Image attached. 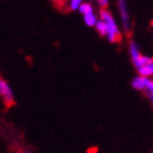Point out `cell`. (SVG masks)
Wrapping results in <instances>:
<instances>
[{"mask_svg":"<svg viewBox=\"0 0 153 153\" xmlns=\"http://www.w3.org/2000/svg\"><path fill=\"white\" fill-rule=\"evenodd\" d=\"M100 18L106 23L107 25V36L106 39L110 43H116L120 40L121 32L120 29L118 27L117 23H116L115 18L111 15V13L106 9H101L100 11Z\"/></svg>","mask_w":153,"mask_h":153,"instance_id":"obj_1","label":"cell"},{"mask_svg":"<svg viewBox=\"0 0 153 153\" xmlns=\"http://www.w3.org/2000/svg\"><path fill=\"white\" fill-rule=\"evenodd\" d=\"M82 3V0H70L69 9L71 11H76L79 9L80 4Z\"/></svg>","mask_w":153,"mask_h":153,"instance_id":"obj_10","label":"cell"},{"mask_svg":"<svg viewBox=\"0 0 153 153\" xmlns=\"http://www.w3.org/2000/svg\"><path fill=\"white\" fill-rule=\"evenodd\" d=\"M133 63L137 70L138 75L145 77L153 76V58L140 55L136 60L133 61Z\"/></svg>","mask_w":153,"mask_h":153,"instance_id":"obj_2","label":"cell"},{"mask_svg":"<svg viewBox=\"0 0 153 153\" xmlns=\"http://www.w3.org/2000/svg\"><path fill=\"white\" fill-rule=\"evenodd\" d=\"M118 5H119V12H120L121 22H122L123 29L126 33L131 32V23H130V14H128V5H126V0H118Z\"/></svg>","mask_w":153,"mask_h":153,"instance_id":"obj_4","label":"cell"},{"mask_svg":"<svg viewBox=\"0 0 153 153\" xmlns=\"http://www.w3.org/2000/svg\"><path fill=\"white\" fill-rule=\"evenodd\" d=\"M0 97L3 100V102L7 106H12L15 102V97H14V91L5 79L0 77Z\"/></svg>","mask_w":153,"mask_h":153,"instance_id":"obj_3","label":"cell"},{"mask_svg":"<svg viewBox=\"0 0 153 153\" xmlns=\"http://www.w3.org/2000/svg\"><path fill=\"white\" fill-rule=\"evenodd\" d=\"M21 153H33V151L29 150V149H25V150L21 151Z\"/></svg>","mask_w":153,"mask_h":153,"instance_id":"obj_13","label":"cell"},{"mask_svg":"<svg viewBox=\"0 0 153 153\" xmlns=\"http://www.w3.org/2000/svg\"><path fill=\"white\" fill-rule=\"evenodd\" d=\"M146 91L148 92L149 94H153V80L149 78L148 82H147V87H146Z\"/></svg>","mask_w":153,"mask_h":153,"instance_id":"obj_11","label":"cell"},{"mask_svg":"<svg viewBox=\"0 0 153 153\" xmlns=\"http://www.w3.org/2000/svg\"><path fill=\"white\" fill-rule=\"evenodd\" d=\"M78 11L80 14L86 15V14H89V13H93V7H92L90 3L82 2V4H80V7H79Z\"/></svg>","mask_w":153,"mask_h":153,"instance_id":"obj_9","label":"cell"},{"mask_svg":"<svg viewBox=\"0 0 153 153\" xmlns=\"http://www.w3.org/2000/svg\"><path fill=\"white\" fill-rule=\"evenodd\" d=\"M94 27H95V29H97V32L100 33V36L106 38V36H107V25H106V23H105L103 19L99 18V19L97 21V23H95Z\"/></svg>","mask_w":153,"mask_h":153,"instance_id":"obj_7","label":"cell"},{"mask_svg":"<svg viewBox=\"0 0 153 153\" xmlns=\"http://www.w3.org/2000/svg\"><path fill=\"white\" fill-rule=\"evenodd\" d=\"M148 79H149V77H145V76H141V75H138V76L133 78L132 87L135 90H138V91H145L146 87H147Z\"/></svg>","mask_w":153,"mask_h":153,"instance_id":"obj_5","label":"cell"},{"mask_svg":"<svg viewBox=\"0 0 153 153\" xmlns=\"http://www.w3.org/2000/svg\"><path fill=\"white\" fill-rule=\"evenodd\" d=\"M97 21V15L94 14V12L89 13V14H86V15H84V22H85V24L88 26V27H93V26H95Z\"/></svg>","mask_w":153,"mask_h":153,"instance_id":"obj_8","label":"cell"},{"mask_svg":"<svg viewBox=\"0 0 153 153\" xmlns=\"http://www.w3.org/2000/svg\"><path fill=\"white\" fill-rule=\"evenodd\" d=\"M128 51H130V56L131 59H132V61L136 60L138 57L140 56V51H139V47L138 45L136 44L135 41H131L130 42V46H128Z\"/></svg>","mask_w":153,"mask_h":153,"instance_id":"obj_6","label":"cell"},{"mask_svg":"<svg viewBox=\"0 0 153 153\" xmlns=\"http://www.w3.org/2000/svg\"><path fill=\"white\" fill-rule=\"evenodd\" d=\"M148 95H149V99H150L151 103H152V105H153V94H148Z\"/></svg>","mask_w":153,"mask_h":153,"instance_id":"obj_14","label":"cell"},{"mask_svg":"<svg viewBox=\"0 0 153 153\" xmlns=\"http://www.w3.org/2000/svg\"><path fill=\"white\" fill-rule=\"evenodd\" d=\"M97 3H99L100 8L101 9H107L109 0H97Z\"/></svg>","mask_w":153,"mask_h":153,"instance_id":"obj_12","label":"cell"}]
</instances>
